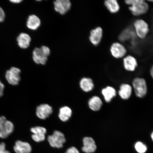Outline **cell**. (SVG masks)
Segmentation results:
<instances>
[{
    "label": "cell",
    "mask_w": 153,
    "mask_h": 153,
    "mask_svg": "<svg viewBox=\"0 0 153 153\" xmlns=\"http://www.w3.org/2000/svg\"><path fill=\"white\" fill-rule=\"evenodd\" d=\"M41 25V21L37 15L32 14L28 16L26 26L30 30H34L38 29Z\"/></svg>",
    "instance_id": "cell-17"
},
{
    "label": "cell",
    "mask_w": 153,
    "mask_h": 153,
    "mask_svg": "<svg viewBox=\"0 0 153 153\" xmlns=\"http://www.w3.org/2000/svg\"><path fill=\"white\" fill-rule=\"evenodd\" d=\"M53 4L55 10L62 15L66 14L71 8V3L69 0H56Z\"/></svg>",
    "instance_id": "cell-8"
},
{
    "label": "cell",
    "mask_w": 153,
    "mask_h": 153,
    "mask_svg": "<svg viewBox=\"0 0 153 153\" xmlns=\"http://www.w3.org/2000/svg\"><path fill=\"white\" fill-rule=\"evenodd\" d=\"M102 104L101 99L97 96L92 97L88 102L89 108L94 111H97L100 110Z\"/></svg>",
    "instance_id": "cell-21"
},
{
    "label": "cell",
    "mask_w": 153,
    "mask_h": 153,
    "mask_svg": "<svg viewBox=\"0 0 153 153\" xmlns=\"http://www.w3.org/2000/svg\"><path fill=\"white\" fill-rule=\"evenodd\" d=\"M132 89L131 86L128 84H123L120 86L119 94L123 99H128L131 97Z\"/></svg>",
    "instance_id": "cell-20"
},
{
    "label": "cell",
    "mask_w": 153,
    "mask_h": 153,
    "mask_svg": "<svg viewBox=\"0 0 153 153\" xmlns=\"http://www.w3.org/2000/svg\"><path fill=\"white\" fill-rule=\"evenodd\" d=\"M123 63L124 68L128 71H134L137 66L136 59L131 55H128L124 57Z\"/></svg>",
    "instance_id": "cell-16"
},
{
    "label": "cell",
    "mask_w": 153,
    "mask_h": 153,
    "mask_svg": "<svg viewBox=\"0 0 153 153\" xmlns=\"http://www.w3.org/2000/svg\"><path fill=\"white\" fill-rule=\"evenodd\" d=\"M47 140L50 146L58 149L62 148L66 142L64 134L58 131H55L52 135L48 136Z\"/></svg>",
    "instance_id": "cell-3"
},
{
    "label": "cell",
    "mask_w": 153,
    "mask_h": 153,
    "mask_svg": "<svg viewBox=\"0 0 153 153\" xmlns=\"http://www.w3.org/2000/svg\"><path fill=\"white\" fill-rule=\"evenodd\" d=\"M0 153H11L6 149V145L4 143H0Z\"/></svg>",
    "instance_id": "cell-26"
},
{
    "label": "cell",
    "mask_w": 153,
    "mask_h": 153,
    "mask_svg": "<svg viewBox=\"0 0 153 153\" xmlns=\"http://www.w3.org/2000/svg\"><path fill=\"white\" fill-rule=\"evenodd\" d=\"M125 3L129 6V10L135 16L145 14L149 9L148 4L144 0H127Z\"/></svg>",
    "instance_id": "cell-1"
},
{
    "label": "cell",
    "mask_w": 153,
    "mask_h": 153,
    "mask_svg": "<svg viewBox=\"0 0 153 153\" xmlns=\"http://www.w3.org/2000/svg\"><path fill=\"white\" fill-rule=\"evenodd\" d=\"M80 86L82 90L88 92L93 89L94 84L91 78H83L80 81Z\"/></svg>",
    "instance_id": "cell-18"
},
{
    "label": "cell",
    "mask_w": 153,
    "mask_h": 153,
    "mask_svg": "<svg viewBox=\"0 0 153 153\" xmlns=\"http://www.w3.org/2000/svg\"><path fill=\"white\" fill-rule=\"evenodd\" d=\"M4 85L0 81V97H1L3 94L4 89Z\"/></svg>",
    "instance_id": "cell-28"
},
{
    "label": "cell",
    "mask_w": 153,
    "mask_h": 153,
    "mask_svg": "<svg viewBox=\"0 0 153 153\" xmlns=\"http://www.w3.org/2000/svg\"><path fill=\"white\" fill-rule=\"evenodd\" d=\"M51 54L50 49L46 46L36 48L32 52V59L37 64L45 65L47 63L48 57Z\"/></svg>",
    "instance_id": "cell-2"
},
{
    "label": "cell",
    "mask_w": 153,
    "mask_h": 153,
    "mask_svg": "<svg viewBox=\"0 0 153 153\" xmlns=\"http://www.w3.org/2000/svg\"><path fill=\"white\" fill-rule=\"evenodd\" d=\"M97 149V146L94 140L92 137H85L82 140L81 151L84 153H94Z\"/></svg>",
    "instance_id": "cell-9"
},
{
    "label": "cell",
    "mask_w": 153,
    "mask_h": 153,
    "mask_svg": "<svg viewBox=\"0 0 153 153\" xmlns=\"http://www.w3.org/2000/svg\"><path fill=\"white\" fill-rule=\"evenodd\" d=\"M17 41L19 47L23 49H26L30 46L31 38L28 34L22 33L17 37Z\"/></svg>",
    "instance_id": "cell-15"
},
{
    "label": "cell",
    "mask_w": 153,
    "mask_h": 153,
    "mask_svg": "<svg viewBox=\"0 0 153 153\" xmlns=\"http://www.w3.org/2000/svg\"><path fill=\"white\" fill-rule=\"evenodd\" d=\"M20 73V69L16 67H12L6 72V79L11 85H18L21 79Z\"/></svg>",
    "instance_id": "cell-6"
},
{
    "label": "cell",
    "mask_w": 153,
    "mask_h": 153,
    "mask_svg": "<svg viewBox=\"0 0 153 153\" xmlns=\"http://www.w3.org/2000/svg\"><path fill=\"white\" fill-rule=\"evenodd\" d=\"M102 94L104 96L105 101L107 102H109L116 95V91L114 88L111 87H108L103 89Z\"/></svg>",
    "instance_id": "cell-23"
},
{
    "label": "cell",
    "mask_w": 153,
    "mask_h": 153,
    "mask_svg": "<svg viewBox=\"0 0 153 153\" xmlns=\"http://www.w3.org/2000/svg\"><path fill=\"white\" fill-rule=\"evenodd\" d=\"M30 131L33 133L32 135V138L35 142L39 143L45 140L47 130L45 128L37 126L32 128Z\"/></svg>",
    "instance_id": "cell-10"
},
{
    "label": "cell",
    "mask_w": 153,
    "mask_h": 153,
    "mask_svg": "<svg viewBox=\"0 0 153 153\" xmlns=\"http://www.w3.org/2000/svg\"><path fill=\"white\" fill-rule=\"evenodd\" d=\"M110 51L111 54L114 58L120 59L125 56L127 51L125 47L122 44L115 42L111 46Z\"/></svg>",
    "instance_id": "cell-11"
},
{
    "label": "cell",
    "mask_w": 153,
    "mask_h": 153,
    "mask_svg": "<svg viewBox=\"0 0 153 153\" xmlns=\"http://www.w3.org/2000/svg\"><path fill=\"white\" fill-rule=\"evenodd\" d=\"M72 111L69 107L65 106L62 107L59 110V117L62 122H66L72 116Z\"/></svg>",
    "instance_id": "cell-19"
},
{
    "label": "cell",
    "mask_w": 153,
    "mask_h": 153,
    "mask_svg": "<svg viewBox=\"0 0 153 153\" xmlns=\"http://www.w3.org/2000/svg\"><path fill=\"white\" fill-rule=\"evenodd\" d=\"M65 153H80L77 148L74 146L70 147L67 149Z\"/></svg>",
    "instance_id": "cell-25"
},
{
    "label": "cell",
    "mask_w": 153,
    "mask_h": 153,
    "mask_svg": "<svg viewBox=\"0 0 153 153\" xmlns=\"http://www.w3.org/2000/svg\"><path fill=\"white\" fill-rule=\"evenodd\" d=\"M104 4L111 13H116L120 10V5L116 0H107L105 1Z\"/></svg>",
    "instance_id": "cell-22"
},
{
    "label": "cell",
    "mask_w": 153,
    "mask_h": 153,
    "mask_svg": "<svg viewBox=\"0 0 153 153\" xmlns=\"http://www.w3.org/2000/svg\"><path fill=\"white\" fill-rule=\"evenodd\" d=\"M135 148L139 153H145L147 150L146 145L141 142H137L135 143Z\"/></svg>",
    "instance_id": "cell-24"
},
{
    "label": "cell",
    "mask_w": 153,
    "mask_h": 153,
    "mask_svg": "<svg viewBox=\"0 0 153 153\" xmlns=\"http://www.w3.org/2000/svg\"><path fill=\"white\" fill-rule=\"evenodd\" d=\"M151 137H152V140L153 141V132L152 133V135H151Z\"/></svg>",
    "instance_id": "cell-31"
},
{
    "label": "cell",
    "mask_w": 153,
    "mask_h": 153,
    "mask_svg": "<svg viewBox=\"0 0 153 153\" xmlns=\"http://www.w3.org/2000/svg\"><path fill=\"white\" fill-rule=\"evenodd\" d=\"M150 74L151 76H152V78H153V65L151 68Z\"/></svg>",
    "instance_id": "cell-30"
},
{
    "label": "cell",
    "mask_w": 153,
    "mask_h": 153,
    "mask_svg": "<svg viewBox=\"0 0 153 153\" xmlns=\"http://www.w3.org/2000/svg\"><path fill=\"white\" fill-rule=\"evenodd\" d=\"M136 34L140 39H144L149 32V25L147 22L142 19H138L134 23Z\"/></svg>",
    "instance_id": "cell-5"
},
{
    "label": "cell",
    "mask_w": 153,
    "mask_h": 153,
    "mask_svg": "<svg viewBox=\"0 0 153 153\" xmlns=\"http://www.w3.org/2000/svg\"><path fill=\"white\" fill-rule=\"evenodd\" d=\"M103 36L102 28L98 27L91 30L89 41L93 45H97L100 43Z\"/></svg>",
    "instance_id": "cell-14"
},
{
    "label": "cell",
    "mask_w": 153,
    "mask_h": 153,
    "mask_svg": "<svg viewBox=\"0 0 153 153\" xmlns=\"http://www.w3.org/2000/svg\"><path fill=\"white\" fill-rule=\"evenodd\" d=\"M53 112L52 107L47 104L39 105L36 108V115L40 119L45 120Z\"/></svg>",
    "instance_id": "cell-12"
},
{
    "label": "cell",
    "mask_w": 153,
    "mask_h": 153,
    "mask_svg": "<svg viewBox=\"0 0 153 153\" xmlns=\"http://www.w3.org/2000/svg\"><path fill=\"white\" fill-rule=\"evenodd\" d=\"M14 130L13 123L7 120L4 116L0 117V137L6 138L13 133Z\"/></svg>",
    "instance_id": "cell-4"
},
{
    "label": "cell",
    "mask_w": 153,
    "mask_h": 153,
    "mask_svg": "<svg viewBox=\"0 0 153 153\" xmlns=\"http://www.w3.org/2000/svg\"><path fill=\"white\" fill-rule=\"evenodd\" d=\"M133 85L137 97H142L146 94L147 87L146 82L144 79L140 78H135L133 82Z\"/></svg>",
    "instance_id": "cell-7"
},
{
    "label": "cell",
    "mask_w": 153,
    "mask_h": 153,
    "mask_svg": "<svg viewBox=\"0 0 153 153\" xmlns=\"http://www.w3.org/2000/svg\"><path fill=\"white\" fill-rule=\"evenodd\" d=\"M13 149L15 153H31L32 150L30 143L21 140L15 142Z\"/></svg>",
    "instance_id": "cell-13"
},
{
    "label": "cell",
    "mask_w": 153,
    "mask_h": 153,
    "mask_svg": "<svg viewBox=\"0 0 153 153\" xmlns=\"http://www.w3.org/2000/svg\"><path fill=\"white\" fill-rule=\"evenodd\" d=\"M11 3L14 4L20 3L22 1V0H13V1H10Z\"/></svg>",
    "instance_id": "cell-29"
},
{
    "label": "cell",
    "mask_w": 153,
    "mask_h": 153,
    "mask_svg": "<svg viewBox=\"0 0 153 153\" xmlns=\"http://www.w3.org/2000/svg\"><path fill=\"white\" fill-rule=\"evenodd\" d=\"M5 18V14L4 10L0 7V23L4 22Z\"/></svg>",
    "instance_id": "cell-27"
}]
</instances>
